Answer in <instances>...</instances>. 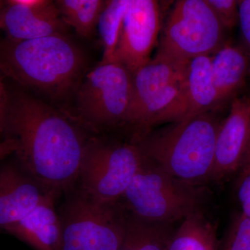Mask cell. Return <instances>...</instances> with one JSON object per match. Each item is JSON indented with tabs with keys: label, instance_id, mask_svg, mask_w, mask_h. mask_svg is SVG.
Listing matches in <instances>:
<instances>
[{
	"label": "cell",
	"instance_id": "obj_3",
	"mask_svg": "<svg viewBox=\"0 0 250 250\" xmlns=\"http://www.w3.org/2000/svg\"><path fill=\"white\" fill-rule=\"evenodd\" d=\"M222 121L213 111L187 116L132 139L145 160L186 183L213 182Z\"/></svg>",
	"mask_w": 250,
	"mask_h": 250
},
{
	"label": "cell",
	"instance_id": "obj_9",
	"mask_svg": "<svg viewBox=\"0 0 250 250\" xmlns=\"http://www.w3.org/2000/svg\"><path fill=\"white\" fill-rule=\"evenodd\" d=\"M161 29V11L155 0H129L121 39L114 56L131 74L151 58Z\"/></svg>",
	"mask_w": 250,
	"mask_h": 250
},
{
	"label": "cell",
	"instance_id": "obj_5",
	"mask_svg": "<svg viewBox=\"0 0 250 250\" xmlns=\"http://www.w3.org/2000/svg\"><path fill=\"white\" fill-rule=\"evenodd\" d=\"M144 162L134 143L89 138L81 163L79 190L95 201L118 203Z\"/></svg>",
	"mask_w": 250,
	"mask_h": 250
},
{
	"label": "cell",
	"instance_id": "obj_10",
	"mask_svg": "<svg viewBox=\"0 0 250 250\" xmlns=\"http://www.w3.org/2000/svg\"><path fill=\"white\" fill-rule=\"evenodd\" d=\"M250 155V97H236L222 121L215 147L213 182L238 172Z\"/></svg>",
	"mask_w": 250,
	"mask_h": 250
},
{
	"label": "cell",
	"instance_id": "obj_16",
	"mask_svg": "<svg viewBox=\"0 0 250 250\" xmlns=\"http://www.w3.org/2000/svg\"><path fill=\"white\" fill-rule=\"evenodd\" d=\"M218 225L206 210L188 216L174 229L167 250H219Z\"/></svg>",
	"mask_w": 250,
	"mask_h": 250
},
{
	"label": "cell",
	"instance_id": "obj_1",
	"mask_svg": "<svg viewBox=\"0 0 250 250\" xmlns=\"http://www.w3.org/2000/svg\"><path fill=\"white\" fill-rule=\"evenodd\" d=\"M6 137L16 140L20 166L47 191L70 192L89 138L64 113L25 92L10 98Z\"/></svg>",
	"mask_w": 250,
	"mask_h": 250
},
{
	"label": "cell",
	"instance_id": "obj_13",
	"mask_svg": "<svg viewBox=\"0 0 250 250\" xmlns=\"http://www.w3.org/2000/svg\"><path fill=\"white\" fill-rule=\"evenodd\" d=\"M56 198L55 194L49 193L27 216L4 231L35 250H62V227Z\"/></svg>",
	"mask_w": 250,
	"mask_h": 250
},
{
	"label": "cell",
	"instance_id": "obj_8",
	"mask_svg": "<svg viewBox=\"0 0 250 250\" xmlns=\"http://www.w3.org/2000/svg\"><path fill=\"white\" fill-rule=\"evenodd\" d=\"M131 84L132 75L119 62H99L75 93L79 121L95 131L125 125Z\"/></svg>",
	"mask_w": 250,
	"mask_h": 250
},
{
	"label": "cell",
	"instance_id": "obj_6",
	"mask_svg": "<svg viewBox=\"0 0 250 250\" xmlns=\"http://www.w3.org/2000/svg\"><path fill=\"white\" fill-rule=\"evenodd\" d=\"M226 29L206 0L176 1L156 57L187 62L211 56L225 44Z\"/></svg>",
	"mask_w": 250,
	"mask_h": 250
},
{
	"label": "cell",
	"instance_id": "obj_20",
	"mask_svg": "<svg viewBox=\"0 0 250 250\" xmlns=\"http://www.w3.org/2000/svg\"><path fill=\"white\" fill-rule=\"evenodd\" d=\"M219 250H250V218L241 212H237L231 216L219 243Z\"/></svg>",
	"mask_w": 250,
	"mask_h": 250
},
{
	"label": "cell",
	"instance_id": "obj_2",
	"mask_svg": "<svg viewBox=\"0 0 250 250\" xmlns=\"http://www.w3.org/2000/svg\"><path fill=\"white\" fill-rule=\"evenodd\" d=\"M85 67L84 54L66 34L0 41V72L54 101L76 93Z\"/></svg>",
	"mask_w": 250,
	"mask_h": 250
},
{
	"label": "cell",
	"instance_id": "obj_4",
	"mask_svg": "<svg viewBox=\"0 0 250 250\" xmlns=\"http://www.w3.org/2000/svg\"><path fill=\"white\" fill-rule=\"evenodd\" d=\"M206 187L182 182L145 160L118 203L143 221L174 225L206 209Z\"/></svg>",
	"mask_w": 250,
	"mask_h": 250
},
{
	"label": "cell",
	"instance_id": "obj_7",
	"mask_svg": "<svg viewBox=\"0 0 250 250\" xmlns=\"http://www.w3.org/2000/svg\"><path fill=\"white\" fill-rule=\"evenodd\" d=\"M62 250H118L127 213L119 203L104 204L80 190L62 206Z\"/></svg>",
	"mask_w": 250,
	"mask_h": 250
},
{
	"label": "cell",
	"instance_id": "obj_15",
	"mask_svg": "<svg viewBox=\"0 0 250 250\" xmlns=\"http://www.w3.org/2000/svg\"><path fill=\"white\" fill-rule=\"evenodd\" d=\"M185 87L187 116L213 111L220 106L213 82L211 56H202L188 61Z\"/></svg>",
	"mask_w": 250,
	"mask_h": 250
},
{
	"label": "cell",
	"instance_id": "obj_12",
	"mask_svg": "<svg viewBox=\"0 0 250 250\" xmlns=\"http://www.w3.org/2000/svg\"><path fill=\"white\" fill-rule=\"evenodd\" d=\"M49 193L20 166L0 167V230L27 216Z\"/></svg>",
	"mask_w": 250,
	"mask_h": 250
},
{
	"label": "cell",
	"instance_id": "obj_28",
	"mask_svg": "<svg viewBox=\"0 0 250 250\" xmlns=\"http://www.w3.org/2000/svg\"></svg>",
	"mask_w": 250,
	"mask_h": 250
},
{
	"label": "cell",
	"instance_id": "obj_11",
	"mask_svg": "<svg viewBox=\"0 0 250 250\" xmlns=\"http://www.w3.org/2000/svg\"><path fill=\"white\" fill-rule=\"evenodd\" d=\"M1 29L6 31L8 39L27 41L65 34L68 26L54 1L9 0L1 14Z\"/></svg>",
	"mask_w": 250,
	"mask_h": 250
},
{
	"label": "cell",
	"instance_id": "obj_26",
	"mask_svg": "<svg viewBox=\"0 0 250 250\" xmlns=\"http://www.w3.org/2000/svg\"><path fill=\"white\" fill-rule=\"evenodd\" d=\"M6 1H1L0 0V29H1V14H2L3 9H4Z\"/></svg>",
	"mask_w": 250,
	"mask_h": 250
},
{
	"label": "cell",
	"instance_id": "obj_17",
	"mask_svg": "<svg viewBox=\"0 0 250 250\" xmlns=\"http://www.w3.org/2000/svg\"><path fill=\"white\" fill-rule=\"evenodd\" d=\"M174 229L172 225L147 223L127 213L124 239L118 250H167Z\"/></svg>",
	"mask_w": 250,
	"mask_h": 250
},
{
	"label": "cell",
	"instance_id": "obj_14",
	"mask_svg": "<svg viewBox=\"0 0 250 250\" xmlns=\"http://www.w3.org/2000/svg\"><path fill=\"white\" fill-rule=\"evenodd\" d=\"M250 64L246 49L228 42L211 55L213 82L220 105L236 98L246 83Z\"/></svg>",
	"mask_w": 250,
	"mask_h": 250
},
{
	"label": "cell",
	"instance_id": "obj_24",
	"mask_svg": "<svg viewBox=\"0 0 250 250\" xmlns=\"http://www.w3.org/2000/svg\"><path fill=\"white\" fill-rule=\"evenodd\" d=\"M0 72V135L5 134L10 98L6 92Z\"/></svg>",
	"mask_w": 250,
	"mask_h": 250
},
{
	"label": "cell",
	"instance_id": "obj_23",
	"mask_svg": "<svg viewBox=\"0 0 250 250\" xmlns=\"http://www.w3.org/2000/svg\"><path fill=\"white\" fill-rule=\"evenodd\" d=\"M238 14L242 36L250 55V0L238 1Z\"/></svg>",
	"mask_w": 250,
	"mask_h": 250
},
{
	"label": "cell",
	"instance_id": "obj_27",
	"mask_svg": "<svg viewBox=\"0 0 250 250\" xmlns=\"http://www.w3.org/2000/svg\"><path fill=\"white\" fill-rule=\"evenodd\" d=\"M248 159H250V155L249 157H248Z\"/></svg>",
	"mask_w": 250,
	"mask_h": 250
},
{
	"label": "cell",
	"instance_id": "obj_18",
	"mask_svg": "<svg viewBox=\"0 0 250 250\" xmlns=\"http://www.w3.org/2000/svg\"><path fill=\"white\" fill-rule=\"evenodd\" d=\"M54 2L63 22L86 39L93 35L106 4L104 0H57Z\"/></svg>",
	"mask_w": 250,
	"mask_h": 250
},
{
	"label": "cell",
	"instance_id": "obj_25",
	"mask_svg": "<svg viewBox=\"0 0 250 250\" xmlns=\"http://www.w3.org/2000/svg\"><path fill=\"white\" fill-rule=\"evenodd\" d=\"M17 148V142L12 138L6 137L3 141H0V161L10 154H15Z\"/></svg>",
	"mask_w": 250,
	"mask_h": 250
},
{
	"label": "cell",
	"instance_id": "obj_19",
	"mask_svg": "<svg viewBox=\"0 0 250 250\" xmlns=\"http://www.w3.org/2000/svg\"><path fill=\"white\" fill-rule=\"evenodd\" d=\"M129 0H108L99 18L98 27L103 56L101 62H113L121 39Z\"/></svg>",
	"mask_w": 250,
	"mask_h": 250
},
{
	"label": "cell",
	"instance_id": "obj_21",
	"mask_svg": "<svg viewBox=\"0 0 250 250\" xmlns=\"http://www.w3.org/2000/svg\"><path fill=\"white\" fill-rule=\"evenodd\" d=\"M227 31L232 29L239 22L238 1L236 0H206Z\"/></svg>",
	"mask_w": 250,
	"mask_h": 250
},
{
	"label": "cell",
	"instance_id": "obj_22",
	"mask_svg": "<svg viewBox=\"0 0 250 250\" xmlns=\"http://www.w3.org/2000/svg\"><path fill=\"white\" fill-rule=\"evenodd\" d=\"M237 196L241 205L242 214L250 219V159H248L238 171Z\"/></svg>",
	"mask_w": 250,
	"mask_h": 250
}]
</instances>
